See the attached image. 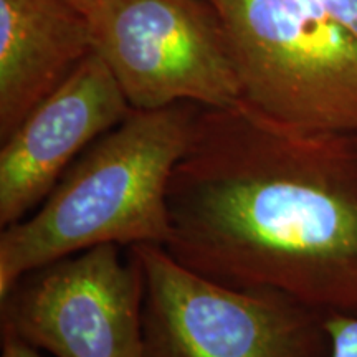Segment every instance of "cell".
Wrapping results in <instances>:
<instances>
[{"mask_svg":"<svg viewBox=\"0 0 357 357\" xmlns=\"http://www.w3.org/2000/svg\"><path fill=\"white\" fill-rule=\"evenodd\" d=\"M242 101L307 131L357 132V37L311 0H211Z\"/></svg>","mask_w":357,"mask_h":357,"instance_id":"obj_3","label":"cell"},{"mask_svg":"<svg viewBox=\"0 0 357 357\" xmlns=\"http://www.w3.org/2000/svg\"><path fill=\"white\" fill-rule=\"evenodd\" d=\"M93 52L132 109L242 101L225 29L211 0H100L88 13Z\"/></svg>","mask_w":357,"mask_h":357,"instance_id":"obj_5","label":"cell"},{"mask_svg":"<svg viewBox=\"0 0 357 357\" xmlns=\"http://www.w3.org/2000/svg\"><path fill=\"white\" fill-rule=\"evenodd\" d=\"M132 108L95 52L26 114L0 147V227L33 212L71 164Z\"/></svg>","mask_w":357,"mask_h":357,"instance_id":"obj_7","label":"cell"},{"mask_svg":"<svg viewBox=\"0 0 357 357\" xmlns=\"http://www.w3.org/2000/svg\"><path fill=\"white\" fill-rule=\"evenodd\" d=\"M128 250L144 288V357L329 356L323 312L278 291L218 283L160 245Z\"/></svg>","mask_w":357,"mask_h":357,"instance_id":"obj_4","label":"cell"},{"mask_svg":"<svg viewBox=\"0 0 357 357\" xmlns=\"http://www.w3.org/2000/svg\"><path fill=\"white\" fill-rule=\"evenodd\" d=\"M65 2L71 3V6L77 7L78 10H82L83 13H86L88 15V13L96 7V3L100 2V0H65Z\"/></svg>","mask_w":357,"mask_h":357,"instance_id":"obj_12","label":"cell"},{"mask_svg":"<svg viewBox=\"0 0 357 357\" xmlns=\"http://www.w3.org/2000/svg\"><path fill=\"white\" fill-rule=\"evenodd\" d=\"M357 37V0H311Z\"/></svg>","mask_w":357,"mask_h":357,"instance_id":"obj_10","label":"cell"},{"mask_svg":"<svg viewBox=\"0 0 357 357\" xmlns=\"http://www.w3.org/2000/svg\"><path fill=\"white\" fill-rule=\"evenodd\" d=\"M167 207L164 248L190 270L357 311V132L293 128L243 101L200 108Z\"/></svg>","mask_w":357,"mask_h":357,"instance_id":"obj_1","label":"cell"},{"mask_svg":"<svg viewBox=\"0 0 357 357\" xmlns=\"http://www.w3.org/2000/svg\"><path fill=\"white\" fill-rule=\"evenodd\" d=\"M121 245L58 258L0 298V328L55 357H144L142 275Z\"/></svg>","mask_w":357,"mask_h":357,"instance_id":"obj_6","label":"cell"},{"mask_svg":"<svg viewBox=\"0 0 357 357\" xmlns=\"http://www.w3.org/2000/svg\"><path fill=\"white\" fill-rule=\"evenodd\" d=\"M93 53L86 13L65 0H0V141Z\"/></svg>","mask_w":357,"mask_h":357,"instance_id":"obj_8","label":"cell"},{"mask_svg":"<svg viewBox=\"0 0 357 357\" xmlns=\"http://www.w3.org/2000/svg\"><path fill=\"white\" fill-rule=\"evenodd\" d=\"M0 357H42L38 349L19 336L2 331V356Z\"/></svg>","mask_w":357,"mask_h":357,"instance_id":"obj_11","label":"cell"},{"mask_svg":"<svg viewBox=\"0 0 357 357\" xmlns=\"http://www.w3.org/2000/svg\"><path fill=\"white\" fill-rule=\"evenodd\" d=\"M200 106L132 109L71 164L47 199L0 234V298L29 271L105 243L166 247L167 194Z\"/></svg>","mask_w":357,"mask_h":357,"instance_id":"obj_2","label":"cell"},{"mask_svg":"<svg viewBox=\"0 0 357 357\" xmlns=\"http://www.w3.org/2000/svg\"><path fill=\"white\" fill-rule=\"evenodd\" d=\"M324 328L329 336L328 357H357V311L328 312Z\"/></svg>","mask_w":357,"mask_h":357,"instance_id":"obj_9","label":"cell"}]
</instances>
